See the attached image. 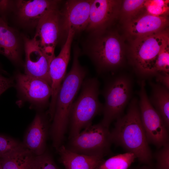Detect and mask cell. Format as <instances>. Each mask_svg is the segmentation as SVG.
<instances>
[{
  "instance_id": "cell-29",
  "label": "cell",
  "mask_w": 169,
  "mask_h": 169,
  "mask_svg": "<svg viewBox=\"0 0 169 169\" xmlns=\"http://www.w3.org/2000/svg\"><path fill=\"white\" fill-rule=\"evenodd\" d=\"M15 5V1L0 0V17L7 22L8 16L13 12Z\"/></svg>"
},
{
  "instance_id": "cell-22",
  "label": "cell",
  "mask_w": 169,
  "mask_h": 169,
  "mask_svg": "<svg viewBox=\"0 0 169 169\" xmlns=\"http://www.w3.org/2000/svg\"><path fill=\"white\" fill-rule=\"evenodd\" d=\"M136 157L131 152L113 156L103 162L98 169H127Z\"/></svg>"
},
{
  "instance_id": "cell-21",
  "label": "cell",
  "mask_w": 169,
  "mask_h": 169,
  "mask_svg": "<svg viewBox=\"0 0 169 169\" xmlns=\"http://www.w3.org/2000/svg\"><path fill=\"white\" fill-rule=\"evenodd\" d=\"M151 88L149 101L163 120L166 127H169V90L158 83L150 81Z\"/></svg>"
},
{
  "instance_id": "cell-14",
  "label": "cell",
  "mask_w": 169,
  "mask_h": 169,
  "mask_svg": "<svg viewBox=\"0 0 169 169\" xmlns=\"http://www.w3.org/2000/svg\"><path fill=\"white\" fill-rule=\"evenodd\" d=\"M16 79L19 91L27 100L40 106L48 104L52 89L46 81L21 73L17 74Z\"/></svg>"
},
{
  "instance_id": "cell-26",
  "label": "cell",
  "mask_w": 169,
  "mask_h": 169,
  "mask_svg": "<svg viewBox=\"0 0 169 169\" xmlns=\"http://www.w3.org/2000/svg\"><path fill=\"white\" fill-rule=\"evenodd\" d=\"M31 169H58L51 156L44 153L36 156Z\"/></svg>"
},
{
  "instance_id": "cell-9",
  "label": "cell",
  "mask_w": 169,
  "mask_h": 169,
  "mask_svg": "<svg viewBox=\"0 0 169 169\" xmlns=\"http://www.w3.org/2000/svg\"><path fill=\"white\" fill-rule=\"evenodd\" d=\"M139 106L142 124L148 143L158 148L169 143L168 130L161 117L150 103L144 80L140 83Z\"/></svg>"
},
{
  "instance_id": "cell-5",
  "label": "cell",
  "mask_w": 169,
  "mask_h": 169,
  "mask_svg": "<svg viewBox=\"0 0 169 169\" xmlns=\"http://www.w3.org/2000/svg\"><path fill=\"white\" fill-rule=\"evenodd\" d=\"M169 41L165 29L151 34L136 37L128 56L129 62L140 78L154 76L157 57L164 45Z\"/></svg>"
},
{
  "instance_id": "cell-16",
  "label": "cell",
  "mask_w": 169,
  "mask_h": 169,
  "mask_svg": "<svg viewBox=\"0 0 169 169\" xmlns=\"http://www.w3.org/2000/svg\"><path fill=\"white\" fill-rule=\"evenodd\" d=\"M23 49L22 35L0 17V54L18 64L21 62Z\"/></svg>"
},
{
  "instance_id": "cell-3",
  "label": "cell",
  "mask_w": 169,
  "mask_h": 169,
  "mask_svg": "<svg viewBox=\"0 0 169 169\" xmlns=\"http://www.w3.org/2000/svg\"><path fill=\"white\" fill-rule=\"evenodd\" d=\"M82 44V54L94 64L97 72L101 74L114 72L121 66L125 54L119 38L115 33L106 29L88 32Z\"/></svg>"
},
{
  "instance_id": "cell-24",
  "label": "cell",
  "mask_w": 169,
  "mask_h": 169,
  "mask_svg": "<svg viewBox=\"0 0 169 169\" xmlns=\"http://www.w3.org/2000/svg\"><path fill=\"white\" fill-rule=\"evenodd\" d=\"M169 1L146 0L144 9L146 13L156 16H167Z\"/></svg>"
},
{
  "instance_id": "cell-18",
  "label": "cell",
  "mask_w": 169,
  "mask_h": 169,
  "mask_svg": "<svg viewBox=\"0 0 169 169\" xmlns=\"http://www.w3.org/2000/svg\"><path fill=\"white\" fill-rule=\"evenodd\" d=\"M47 132L46 121L41 115H36L28 129L22 143L23 146L35 155L44 152Z\"/></svg>"
},
{
  "instance_id": "cell-25",
  "label": "cell",
  "mask_w": 169,
  "mask_h": 169,
  "mask_svg": "<svg viewBox=\"0 0 169 169\" xmlns=\"http://www.w3.org/2000/svg\"><path fill=\"white\" fill-rule=\"evenodd\" d=\"M169 73V41L166 43L159 53L154 69V76L157 73Z\"/></svg>"
},
{
  "instance_id": "cell-32",
  "label": "cell",
  "mask_w": 169,
  "mask_h": 169,
  "mask_svg": "<svg viewBox=\"0 0 169 169\" xmlns=\"http://www.w3.org/2000/svg\"><path fill=\"white\" fill-rule=\"evenodd\" d=\"M5 72L1 68L0 66V73H4Z\"/></svg>"
},
{
  "instance_id": "cell-27",
  "label": "cell",
  "mask_w": 169,
  "mask_h": 169,
  "mask_svg": "<svg viewBox=\"0 0 169 169\" xmlns=\"http://www.w3.org/2000/svg\"><path fill=\"white\" fill-rule=\"evenodd\" d=\"M22 145L13 138L0 135V157Z\"/></svg>"
},
{
  "instance_id": "cell-19",
  "label": "cell",
  "mask_w": 169,
  "mask_h": 169,
  "mask_svg": "<svg viewBox=\"0 0 169 169\" xmlns=\"http://www.w3.org/2000/svg\"><path fill=\"white\" fill-rule=\"evenodd\" d=\"M57 150L65 169H98L103 162V155L90 156L77 154L63 145Z\"/></svg>"
},
{
  "instance_id": "cell-2",
  "label": "cell",
  "mask_w": 169,
  "mask_h": 169,
  "mask_svg": "<svg viewBox=\"0 0 169 169\" xmlns=\"http://www.w3.org/2000/svg\"><path fill=\"white\" fill-rule=\"evenodd\" d=\"M110 133L112 142L134 153L140 162L151 163V152L142 124L137 98L131 100L126 113L116 119Z\"/></svg>"
},
{
  "instance_id": "cell-23",
  "label": "cell",
  "mask_w": 169,
  "mask_h": 169,
  "mask_svg": "<svg viewBox=\"0 0 169 169\" xmlns=\"http://www.w3.org/2000/svg\"><path fill=\"white\" fill-rule=\"evenodd\" d=\"M146 0H125L122 1L120 14L126 22L138 16L144 9Z\"/></svg>"
},
{
  "instance_id": "cell-31",
  "label": "cell",
  "mask_w": 169,
  "mask_h": 169,
  "mask_svg": "<svg viewBox=\"0 0 169 169\" xmlns=\"http://www.w3.org/2000/svg\"><path fill=\"white\" fill-rule=\"evenodd\" d=\"M157 83L169 90V74L165 73H157L154 75Z\"/></svg>"
},
{
  "instance_id": "cell-20",
  "label": "cell",
  "mask_w": 169,
  "mask_h": 169,
  "mask_svg": "<svg viewBox=\"0 0 169 169\" xmlns=\"http://www.w3.org/2000/svg\"><path fill=\"white\" fill-rule=\"evenodd\" d=\"M23 145L0 157L2 169H31L35 158Z\"/></svg>"
},
{
  "instance_id": "cell-6",
  "label": "cell",
  "mask_w": 169,
  "mask_h": 169,
  "mask_svg": "<svg viewBox=\"0 0 169 169\" xmlns=\"http://www.w3.org/2000/svg\"><path fill=\"white\" fill-rule=\"evenodd\" d=\"M105 82L102 91L105 103L100 122L108 128L113 121L122 116L131 98L134 82L133 77L127 74H113Z\"/></svg>"
},
{
  "instance_id": "cell-33",
  "label": "cell",
  "mask_w": 169,
  "mask_h": 169,
  "mask_svg": "<svg viewBox=\"0 0 169 169\" xmlns=\"http://www.w3.org/2000/svg\"><path fill=\"white\" fill-rule=\"evenodd\" d=\"M138 169H152L148 168V167H144L141 168H139Z\"/></svg>"
},
{
  "instance_id": "cell-4",
  "label": "cell",
  "mask_w": 169,
  "mask_h": 169,
  "mask_svg": "<svg viewBox=\"0 0 169 169\" xmlns=\"http://www.w3.org/2000/svg\"><path fill=\"white\" fill-rule=\"evenodd\" d=\"M100 85L96 78L84 80L80 94L73 102L70 111L69 123L70 139L91 125L94 118L102 112L103 105L99 99Z\"/></svg>"
},
{
  "instance_id": "cell-13",
  "label": "cell",
  "mask_w": 169,
  "mask_h": 169,
  "mask_svg": "<svg viewBox=\"0 0 169 169\" xmlns=\"http://www.w3.org/2000/svg\"><path fill=\"white\" fill-rule=\"evenodd\" d=\"M122 3L116 0H93L85 30L108 28L120 15Z\"/></svg>"
},
{
  "instance_id": "cell-30",
  "label": "cell",
  "mask_w": 169,
  "mask_h": 169,
  "mask_svg": "<svg viewBox=\"0 0 169 169\" xmlns=\"http://www.w3.org/2000/svg\"><path fill=\"white\" fill-rule=\"evenodd\" d=\"M13 81L11 79L3 76L0 73V95L13 86Z\"/></svg>"
},
{
  "instance_id": "cell-15",
  "label": "cell",
  "mask_w": 169,
  "mask_h": 169,
  "mask_svg": "<svg viewBox=\"0 0 169 169\" xmlns=\"http://www.w3.org/2000/svg\"><path fill=\"white\" fill-rule=\"evenodd\" d=\"M93 0H69L60 9L65 30H73L75 34L85 30L88 25Z\"/></svg>"
},
{
  "instance_id": "cell-11",
  "label": "cell",
  "mask_w": 169,
  "mask_h": 169,
  "mask_svg": "<svg viewBox=\"0 0 169 169\" xmlns=\"http://www.w3.org/2000/svg\"><path fill=\"white\" fill-rule=\"evenodd\" d=\"M62 1L17 0L13 12L18 22L26 29L36 28L41 18L48 12L59 6Z\"/></svg>"
},
{
  "instance_id": "cell-17",
  "label": "cell",
  "mask_w": 169,
  "mask_h": 169,
  "mask_svg": "<svg viewBox=\"0 0 169 169\" xmlns=\"http://www.w3.org/2000/svg\"><path fill=\"white\" fill-rule=\"evenodd\" d=\"M168 23L167 16H156L146 12L126 22L127 31L136 37L163 30Z\"/></svg>"
},
{
  "instance_id": "cell-1",
  "label": "cell",
  "mask_w": 169,
  "mask_h": 169,
  "mask_svg": "<svg viewBox=\"0 0 169 169\" xmlns=\"http://www.w3.org/2000/svg\"><path fill=\"white\" fill-rule=\"evenodd\" d=\"M80 49L75 46L71 68L66 74L57 96L51 130L53 146L57 150L61 146L72 106L87 74V70L80 64Z\"/></svg>"
},
{
  "instance_id": "cell-28",
  "label": "cell",
  "mask_w": 169,
  "mask_h": 169,
  "mask_svg": "<svg viewBox=\"0 0 169 169\" xmlns=\"http://www.w3.org/2000/svg\"><path fill=\"white\" fill-rule=\"evenodd\" d=\"M156 154L158 169H169V144L163 146Z\"/></svg>"
},
{
  "instance_id": "cell-34",
  "label": "cell",
  "mask_w": 169,
  "mask_h": 169,
  "mask_svg": "<svg viewBox=\"0 0 169 169\" xmlns=\"http://www.w3.org/2000/svg\"><path fill=\"white\" fill-rule=\"evenodd\" d=\"M0 169H2V167L0 162Z\"/></svg>"
},
{
  "instance_id": "cell-7",
  "label": "cell",
  "mask_w": 169,
  "mask_h": 169,
  "mask_svg": "<svg viewBox=\"0 0 169 169\" xmlns=\"http://www.w3.org/2000/svg\"><path fill=\"white\" fill-rule=\"evenodd\" d=\"M36 29L33 38L51 62L55 56L56 46L61 40L66 41L69 32L64 28L59 6L47 13Z\"/></svg>"
},
{
  "instance_id": "cell-10",
  "label": "cell",
  "mask_w": 169,
  "mask_h": 169,
  "mask_svg": "<svg viewBox=\"0 0 169 169\" xmlns=\"http://www.w3.org/2000/svg\"><path fill=\"white\" fill-rule=\"evenodd\" d=\"M75 34L73 30H69L66 41L62 46L59 53L53 59L50 64L52 94L48 114L51 120L53 118L58 94L66 74L70 58L71 44Z\"/></svg>"
},
{
  "instance_id": "cell-8",
  "label": "cell",
  "mask_w": 169,
  "mask_h": 169,
  "mask_svg": "<svg viewBox=\"0 0 169 169\" xmlns=\"http://www.w3.org/2000/svg\"><path fill=\"white\" fill-rule=\"evenodd\" d=\"M70 139L69 147H67L69 150L90 156H104L112 143L109 128L100 122L90 125Z\"/></svg>"
},
{
  "instance_id": "cell-12",
  "label": "cell",
  "mask_w": 169,
  "mask_h": 169,
  "mask_svg": "<svg viewBox=\"0 0 169 169\" xmlns=\"http://www.w3.org/2000/svg\"><path fill=\"white\" fill-rule=\"evenodd\" d=\"M25 54L24 72L25 74L43 79L51 86L49 74L51 62L33 38L22 35Z\"/></svg>"
}]
</instances>
